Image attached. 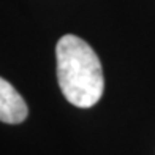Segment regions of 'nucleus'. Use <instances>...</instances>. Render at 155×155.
<instances>
[{
    "instance_id": "obj_1",
    "label": "nucleus",
    "mask_w": 155,
    "mask_h": 155,
    "mask_svg": "<svg viewBox=\"0 0 155 155\" xmlns=\"http://www.w3.org/2000/svg\"><path fill=\"white\" fill-rule=\"evenodd\" d=\"M55 59L63 97L78 108L98 103L104 90V78L94 49L76 35H63L55 46Z\"/></svg>"
},
{
    "instance_id": "obj_2",
    "label": "nucleus",
    "mask_w": 155,
    "mask_h": 155,
    "mask_svg": "<svg viewBox=\"0 0 155 155\" xmlns=\"http://www.w3.org/2000/svg\"><path fill=\"white\" fill-rule=\"evenodd\" d=\"M29 114V108L24 98L11 84L0 78V122L21 124Z\"/></svg>"
}]
</instances>
